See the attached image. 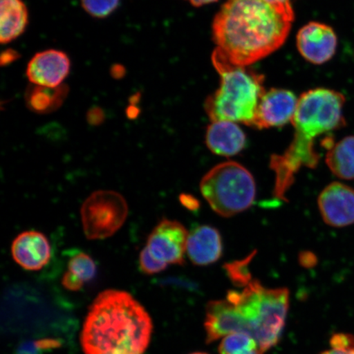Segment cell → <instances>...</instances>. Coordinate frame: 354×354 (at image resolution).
Wrapping results in <instances>:
<instances>
[{
  "instance_id": "obj_12",
  "label": "cell",
  "mask_w": 354,
  "mask_h": 354,
  "mask_svg": "<svg viewBox=\"0 0 354 354\" xmlns=\"http://www.w3.org/2000/svg\"><path fill=\"white\" fill-rule=\"evenodd\" d=\"M68 55L57 50L37 53L29 62L26 77L35 86L55 88L60 86L70 73Z\"/></svg>"
},
{
  "instance_id": "obj_31",
  "label": "cell",
  "mask_w": 354,
  "mask_h": 354,
  "mask_svg": "<svg viewBox=\"0 0 354 354\" xmlns=\"http://www.w3.org/2000/svg\"><path fill=\"white\" fill-rule=\"evenodd\" d=\"M268 1L272 3H286L290 1V0H268Z\"/></svg>"
},
{
  "instance_id": "obj_25",
  "label": "cell",
  "mask_w": 354,
  "mask_h": 354,
  "mask_svg": "<svg viewBox=\"0 0 354 354\" xmlns=\"http://www.w3.org/2000/svg\"><path fill=\"white\" fill-rule=\"evenodd\" d=\"M167 264L155 259L147 247L140 252L139 257V269L145 275L151 276L160 273L167 268Z\"/></svg>"
},
{
  "instance_id": "obj_13",
  "label": "cell",
  "mask_w": 354,
  "mask_h": 354,
  "mask_svg": "<svg viewBox=\"0 0 354 354\" xmlns=\"http://www.w3.org/2000/svg\"><path fill=\"white\" fill-rule=\"evenodd\" d=\"M13 260L26 271H39L50 262L52 247L41 232H24L13 241L11 247Z\"/></svg>"
},
{
  "instance_id": "obj_10",
  "label": "cell",
  "mask_w": 354,
  "mask_h": 354,
  "mask_svg": "<svg viewBox=\"0 0 354 354\" xmlns=\"http://www.w3.org/2000/svg\"><path fill=\"white\" fill-rule=\"evenodd\" d=\"M318 207L323 220L334 227H344L354 223V189L333 183L322 190Z\"/></svg>"
},
{
  "instance_id": "obj_22",
  "label": "cell",
  "mask_w": 354,
  "mask_h": 354,
  "mask_svg": "<svg viewBox=\"0 0 354 354\" xmlns=\"http://www.w3.org/2000/svg\"><path fill=\"white\" fill-rule=\"evenodd\" d=\"M81 3L88 15L95 19H105L117 10L120 0H81Z\"/></svg>"
},
{
  "instance_id": "obj_8",
  "label": "cell",
  "mask_w": 354,
  "mask_h": 354,
  "mask_svg": "<svg viewBox=\"0 0 354 354\" xmlns=\"http://www.w3.org/2000/svg\"><path fill=\"white\" fill-rule=\"evenodd\" d=\"M189 233L176 221L162 219L154 227L147 240L150 253L162 263L183 265Z\"/></svg>"
},
{
  "instance_id": "obj_20",
  "label": "cell",
  "mask_w": 354,
  "mask_h": 354,
  "mask_svg": "<svg viewBox=\"0 0 354 354\" xmlns=\"http://www.w3.org/2000/svg\"><path fill=\"white\" fill-rule=\"evenodd\" d=\"M220 354H263L257 340L249 334L233 333L225 336L219 345Z\"/></svg>"
},
{
  "instance_id": "obj_24",
  "label": "cell",
  "mask_w": 354,
  "mask_h": 354,
  "mask_svg": "<svg viewBox=\"0 0 354 354\" xmlns=\"http://www.w3.org/2000/svg\"><path fill=\"white\" fill-rule=\"evenodd\" d=\"M330 348L321 354H354V335L337 333L330 339Z\"/></svg>"
},
{
  "instance_id": "obj_29",
  "label": "cell",
  "mask_w": 354,
  "mask_h": 354,
  "mask_svg": "<svg viewBox=\"0 0 354 354\" xmlns=\"http://www.w3.org/2000/svg\"><path fill=\"white\" fill-rule=\"evenodd\" d=\"M126 70L122 65H114L111 68V75L113 78L121 79L125 75Z\"/></svg>"
},
{
  "instance_id": "obj_21",
  "label": "cell",
  "mask_w": 354,
  "mask_h": 354,
  "mask_svg": "<svg viewBox=\"0 0 354 354\" xmlns=\"http://www.w3.org/2000/svg\"><path fill=\"white\" fill-rule=\"evenodd\" d=\"M68 266V271L81 279L84 283L91 281L96 277L95 261L83 252L79 251L71 256Z\"/></svg>"
},
{
  "instance_id": "obj_11",
  "label": "cell",
  "mask_w": 354,
  "mask_h": 354,
  "mask_svg": "<svg viewBox=\"0 0 354 354\" xmlns=\"http://www.w3.org/2000/svg\"><path fill=\"white\" fill-rule=\"evenodd\" d=\"M299 99L293 92L284 88L266 91L260 100L254 127L258 129L278 127L292 122Z\"/></svg>"
},
{
  "instance_id": "obj_3",
  "label": "cell",
  "mask_w": 354,
  "mask_h": 354,
  "mask_svg": "<svg viewBox=\"0 0 354 354\" xmlns=\"http://www.w3.org/2000/svg\"><path fill=\"white\" fill-rule=\"evenodd\" d=\"M342 93L317 88L299 97L292 124L295 136L284 153L274 155L270 167L275 174L274 192L285 196L302 167L315 168L319 154L315 150L318 137L345 126Z\"/></svg>"
},
{
  "instance_id": "obj_5",
  "label": "cell",
  "mask_w": 354,
  "mask_h": 354,
  "mask_svg": "<svg viewBox=\"0 0 354 354\" xmlns=\"http://www.w3.org/2000/svg\"><path fill=\"white\" fill-rule=\"evenodd\" d=\"M243 287L242 291H229L227 299L240 313L245 333L253 336L265 353L280 342L289 310V290L268 289L253 280Z\"/></svg>"
},
{
  "instance_id": "obj_19",
  "label": "cell",
  "mask_w": 354,
  "mask_h": 354,
  "mask_svg": "<svg viewBox=\"0 0 354 354\" xmlns=\"http://www.w3.org/2000/svg\"><path fill=\"white\" fill-rule=\"evenodd\" d=\"M326 162L339 178L354 180V136L345 137L332 145L327 152Z\"/></svg>"
},
{
  "instance_id": "obj_6",
  "label": "cell",
  "mask_w": 354,
  "mask_h": 354,
  "mask_svg": "<svg viewBox=\"0 0 354 354\" xmlns=\"http://www.w3.org/2000/svg\"><path fill=\"white\" fill-rule=\"evenodd\" d=\"M201 190L212 209L225 218L249 209L256 197L254 176L236 162L212 168L203 177Z\"/></svg>"
},
{
  "instance_id": "obj_14",
  "label": "cell",
  "mask_w": 354,
  "mask_h": 354,
  "mask_svg": "<svg viewBox=\"0 0 354 354\" xmlns=\"http://www.w3.org/2000/svg\"><path fill=\"white\" fill-rule=\"evenodd\" d=\"M206 342L211 344L233 333H245L240 313L229 299L211 301L206 308Z\"/></svg>"
},
{
  "instance_id": "obj_15",
  "label": "cell",
  "mask_w": 354,
  "mask_h": 354,
  "mask_svg": "<svg viewBox=\"0 0 354 354\" xmlns=\"http://www.w3.org/2000/svg\"><path fill=\"white\" fill-rule=\"evenodd\" d=\"M187 254L194 265L214 263L223 254V241L219 232L210 225H199L189 234Z\"/></svg>"
},
{
  "instance_id": "obj_27",
  "label": "cell",
  "mask_w": 354,
  "mask_h": 354,
  "mask_svg": "<svg viewBox=\"0 0 354 354\" xmlns=\"http://www.w3.org/2000/svg\"><path fill=\"white\" fill-rule=\"evenodd\" d=\"M104 111L98 107L92 108L87 113V121L91 126H99L104 121Z\"/></svg>"
},
{
  "instance_id": "obj_32",
  "label": "cell",
  "mask_w": 354,
  "mask_h": 354,
  "mask_svg": "<svg viewBox=\"0 0 354 354\" xmlns=\"http://www.w3.org/2000/svg\"><path fill=\"white\" fill-rule=\"evenodd\" d=\"M192 354H207V353H199V352H198V353H192Z\"/></svg>"
},
{
  "instance_id": "obj_4",
  "label": "cell",
  "mask_w": 354,
  "mask_h": 354,
  "mask_svg": "<svg viewBox=\"0 0 354 354\" xmlns=\"http://www.w3.org/2000/svg\"><path fill=\"white\" fill-rule=\"evenodd\" d=\"M212 60L221 76V85L205 101V112L211 122H241L254 127L266 92L264 77L250 66L230 64L215 52Z\"/></svg>"
},
{
  "instance_id": "obj_7",
  "label": "cell",
  "mask_w": 354,
  "mask_h": 354,
  "mask_svg": "<svg viewBox=\"0 0 354 354\" xmlns=\"http://www.w3.org/2000/svg\"><path fill=\"white\" fill-rule=\"evenodd\" d=\"M84 232L88 240L112 236L125 223L128 205L122 194L98 190L84 202L81 210Z\"/></svg>"
},
{
  "instance_id": "obj_30",
  "label": "cell",
  "mask_w": 354,
  "mask_h": 354,
  "mask_svg": "<svg viewBox=\"0 0 354 354\" xmlns=\"http://www.w3.org/2000/svg\"><path fill=\"white\" fill-rule=\"evenodd\" d=\"M189 3H192L194 7H201L203 6H206V4L212 3L218 0H187Z\"/></svg>"
},
{
  "instance_id": "obj_17",
  "label": "cell",
  "mask_w": 354,
  "mask_h": 354,
  "mask_svg": "<svg viewBox=\"0 0 354 354\" xmlns=\"http://www.w3.org/2000/svg\"><path fill=\"white\" fill-rule=\"evenodd\" d=\"M28 7L22 0H0V41L8 44L21 37L28 26Z\"/></svg>"
},
{
  "instance_id": "obj_23",
  "label": "cell",
  "mask_w": 354,
  "mask_h": 354,
  "mask_svg": "<svg viewBox=\"0 0 354 354\" xmlns=\"http://www.w3.org/2000/svg\"><path fill=\"white\" fill-rule=\"evenodd\" d=\"M59 346V340L55 339L26 340L19 344L15 354H43L44 351H51Z\"/></svg>"
},
{
  "instance_id": "obj_2",
  "label": "cell",
  "mask_w": 354,
  "mask_h": 354,
  "mask_svg": "<svg viewBox=\"0 0 354 354\" xmlns=\"http://www.w3.org/2000/svg\"><path fill=\"white\" fill-rule=\"evenodd\" d=\"M153 331L149 313L126 291L101 292L92 303L81 333L85 354H144Z\"/></svg>"
},
{
  "instance_id": "obj_16",
  "label": "cell",
  "mask_w": 354,
  "mask_h": 354,
  "mask_svg": "<svg viewBox=\"0 0 354 354\" xmlns=\"http://www.w3.org/2000/svg\"><path fill=\"white\" fill-rule=\"evenodd\" d=\"M205 141L212 153L232 157L245 149L246 136L236 122L216 121L207 127Z\"/></svg>"
},
{
  "instance_id": "obj_1",
  "label": "cell",
  "mask_w": 354,
  "mask_h": 354,
  "mask_svg": "<svg viewBox=\"0 0 354 354\" xmlns=\"http://www.w3.org/2000/svg\"><path fill=\"white\" fill-rule=\"evenodd\" d=\"M294 19L290 1L227 0L212 24L214 52L234 66H250L282 46Z\"/></svg>"
},
{
  "instance_id": "obj_26",
  "label": "cell",
  "mask_w": 354,
  "mask_h": 354,
  "mask_svg": "<svg viewBox=\"0 0 354 354\" xmlns=\"http://www.w3.org/2000/svg\"><path fill=\"white\" fill-rule=\"evenodd\" d=\"M62 284L66 288V290L71 291H78L83 287L84 283L81 279L75 276L74 274L68 271L64 274Z\"/></svg>"
},
{
  "instance_id": "obj_9",
  "label": "cell",
  "mask_w": 354,
  "mask_h": 354,
  "mask_svg": "<svg viewBox=\"0 0 354 354\" xmlns=\"http://www.w3.org/2000/svg\"><path fill=\"white\" fill-rule=\"evenodd\" d=\"M296 43L304 59L313 64L322 65L335 55L338 38L331 26L311 21L299 30Z\"/></svg>"
},
{
  "instance_id": "obj_28",
  "label": "cell",
  "mask_w": 354,
  "mask_h": 354,
  "mask_svg": "<svg viewBox=\"0 0 354 354\" xmlns=\"http://www.w3.org/2000/svg\"><path fill=\"white\" fill-rule=\"evenodd\" d=\"M20 55L19 52H17L13 50H7L3 51L1 55V59H0V63H1V66H6L13 63V62L16 61L17 59H19Z\"/></svg>"
},
{
  "instance_id": "obj_18",
  "label": "cell",
  "mask_w": 354,
  "mask_h": 354,
  "mask_svg": "<svg viewBox=\"0 0 354 354\" xmlns=\"http://www.w3.org/2000/svg\"><path fill=\"white\" fill-rule=\"evenodd\" d=\"M68 94V88L65 85L51 88L32 84L26 91V104L34 113L48 114L59 109Z\"/></svg>"
}]
</instances>
